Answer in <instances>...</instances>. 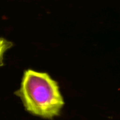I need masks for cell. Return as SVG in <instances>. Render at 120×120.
Returning a JSON list of instances; mask_svg holds the SVG:
<instances>
[{
  "label": "cell",
  "mask_w": 120,
  "mask_h": 120,
  "mask_svg": "<svg viewBox=\"0 0 120 120\" xmlns=\"http://www.w3.org/2000/svg\"><path fill=\"white\" fill-rule=\"evenodd\" d=\"M15 95L21 98L28 112L46 119L59 115L64 105L58 83L47 73L31 69L24 72Z\"/></svg>",
  "instance_id": "6da1fadb"
},
{
  "label": "cell",
  "mask_w": 120,
  "mask_h": 120,
  "mask_svg": "<svg viewBox=\"0 0 120 120\" xmlns=\"http://www.w3.org/2000/svg\"><path fill=\"white\" fill-rule=\"evenodd\" d=\"M13 44L11 42L7 40L0 38V67L3 65V59L4 53L12 47Z\"/></svg>",
  "instance_id": "7a4b0ae2"
}]
</instances>
